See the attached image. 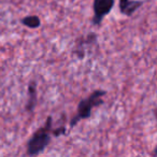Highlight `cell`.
<instances>
[{
    "label": "cell",
    "instance_id": "cell-8",
    "mask_svg": "<svg viewBox=\"0 0 157 157\" xmlns=\"http://www.w3.org/2000/svg\"><path fill=\"white\" fill-rule=\"evenodd\" d=\"M153 114H154V116H155V118H156V121H157V107L154 109V111H153Z\"/></svg>",
    "mask_w": 157,
    "mask_h": 157
},
{
    "label": "cell",
    "instance_id": "cell-3",
    "mask_svg": "<svg viewBox=\"0 0 157 157\" xmlns=\"http://www.w3.org/2000/svg\"><path fill=\"white\" fill-rule=\"evenodd\" d=\"M113 7L114 0H94V3H93V10H94L93 24L96 26L100 25L103 18L111 12Z\"/></svg>",
    "mask_w": 157,
    "mask_h": 157
},
{
    "label": "cell",
    "instance_id": "cell-4",
    "mask_svg": "<svg viewBox=\"0 0 157 157\" xmlns=\"http://www.w3.org/2000/svg\"><path fill=\"white\" fill-rule=\"evenodd\" d=\"M97 43V36L96 33H90V35L86 36V38H80L78 41V43L75 44V48L73 50V54H75L78 56V58L82 59L84 58V55H85V48L86 45H95Z\"/></svg>",
    "mask_w": 157,
    "mask_h": 157
},
{
    "label": "cell",
    "instance_id": "cell-7",
    "mask_svg": "<svg viewBox=\"0 0 157 157\" xmlns=\"http://www.w3.org/2000/svg\"><path fill=\"white\" fill-rule=\"evenodd\" d=\"M21 23H22L24 26L33 29V28L40 27V25H41V20H40L39 16H37V15H30V16H26V17L22 18Z\"/></svg>",
    "mask_w": 157,
    "mask_h": 157
},
{
    "label": "cell",
    "instance_id": "cell-2",
    "mask_svg": "<svg viewBox=\"0 0 157 157\" xmlns=\"http://www.w3.org/2000/svg\"><path fill=\"white\" fill-rule=\"evenodd\" d=\"M107 95V92L103 90H97L93 92L87 98L82 99L78 105V111L74 117L70 122V129L73 128L78 122L86 120L90 116L92 111L96 107H99L103 103V97Z\"/></svg>",
    "mask_w": 157,
    "mask_h": 157
},
{
    "label": "cell",
    "instance_id": "cell-1",
    "mask_svg": "<svg viewBox=\"0 0 157 157\" xmlns=\"http://www.w3.org/2000/svg\"><path fill=\"white\" fill-rule=\"evenodd\" d=\"M52 124V116H48L44 126L38 129L33 135V137L29 139L28 143H27V154L29 156H37V155L41 154L46 148V146L50 144L51 136H52L53 131Z\"/></svg>",
    "mask_w": 157,
    "mask_h": 157
},
{
    "label": "cell",
    "instance_id": "cell-5",
    "mask_svg": "<svg viewBox=\"0 0 157 157\" xmlns=\"http://www.w3.org/2000/svg\"><path fill=\"white\" fill-rule=\"evenodd\" d=\"M142 5H143V1L141 0H120L118 8L122 14L131 16Z\"/></svg>",
    "mask_w": 157,
    "mask_h": 157
},
{
    "label": "cell",
    "instance_id": "cell-6",
    "mask_svg": "<svg viewBox=\"0 0 157 157\" xmlns=\"http://www.w3.org/2000/svg\"><path fill=\"white\" fill-rule=\"evenodd\" d=\"M28 95L29 98L26 103V110L28 112H33L37 105V83L31 81L28 85Z\"/></svg>",
    "mask_w": 157,
    "mask_h": 157
},
{
    "label": "cell",
    "instance_id": "cell-9",
    "mask_svg": "<svg viewBox=\"0 0 157 157\" xmlns=\"http://www.w3.org/2000/svg\"><path fill=\"white\" fill-rule=\"evenodd\" d=\"M152 155H153V156H157V147L154 150V152L152 153Z\"/></svg>",
    "mask_w": 157,
    "mask_h": 157
}]
</instances>
